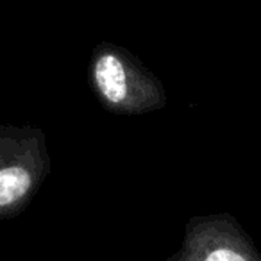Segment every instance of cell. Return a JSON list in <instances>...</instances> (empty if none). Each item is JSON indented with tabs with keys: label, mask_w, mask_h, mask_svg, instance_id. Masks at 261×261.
<instances>
[{
	"label": "cell",
	"mask_w": 261,
	"mask_h": 261,
	"mask_svg": "<svg viewBox=\"0 0 261 261\" xmlns=\"http://www.w3.org/2000/svg\"><path fill=\"white\" fill-rule=\"evenodd\" d=\"M90 83L100 104L115 115H143L167 104L160 79L113 43H100L93 50Z\"/></svg>",
	"instance_id": "cell-1"
},
{
	"label": "cell",
	"mask_w": 261,
	"mask_h": 261,
	"mask_svg": "<svg viewBox=\"0 0 261 261\" xmlns=\"http://www.w3.org/2000/svg\"><path fill=\"white\" fill-rule=\"evenodd\" d=\"M50 172L45 135L36 127L0 123V220L25 210Z\"/></svg>",
	"instance_id": "cell-2"
},
{
	"label": "cell",
	"mask_w": 261,
	"mask_h": 261,
	"mask_svg": "<svg viewBox=\"0 0 261 261\" xmlns=\"http://www.w3.org/2000/svg\"><path fill=\"white\" fill-rule=\"evenodd\" d=\"M167 261H261V254L232 215L215 213L190 218L181 247Z\"/></svg>",
	"instance_id": "cell-3"
}]
</instances>
